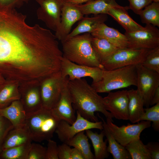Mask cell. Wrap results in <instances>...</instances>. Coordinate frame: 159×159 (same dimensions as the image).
<instances>
[{
    "instance_id": "cell-28",
    "label": "cell",
    "mask_w": 159,
    "mask_h": 159,
    "mask_svg": "<svg viewBox=\"0 0 159 159\" xmlns=\"http://www.w3.org/2000/svg\"><path fill=\"white\" fill-rule=\"evenodd\" d=\"M142 23L159 27V2H152L139 15Z\"/></svg>"
},
{
    "instance_id": "cell-44",
    "label": "cell",
    "mask_w": 159,
    "mask_h": 159,
    "mask_svg": "<svg viewBox=\"0 0 159 159\" xmlns=\"http://www.w3.org/2000/svg\"><path fill=\"white\" fill-rule=\"evenodd\" d=\"M153 1L155 2H159V0H153Z\"/></svg>"
},
{
    "instance_id": "cell-8",
    "label": "cell",
    "mask_w": 159,
    "mask_h": 159,
    "mask_svg": "<svg viewBox=\"0 0 159 159\" xmlns=\"http://www.w3.org/2000/svg\"><path fill=\"white\" fill-rule=\"evenodd\" d=\"M59 71L44 79L40 93L43 107L51 110L56 105L66 79Z\"/></svg>"
},
{
    "instance_id": "cell-46",
    "label": "cell",
    "mask_w": 159,
    "mask_h": 159,
    "mask_svg": "<svg viewBox=\"0 0 159 159\" xmlns=\"http://www.w3.org/2000/svg\"><path fill=\"white\" fill-rule=\"evenodd\" d=\"M62 1H67V0H61Z\"/></svg>"
},
{
    "instance_id": "cell-39",
    "label": "cell",
    "mask_w": 159,
    "mask_h": 159,
    "mask_svg": "<svg viewBox=\"0 0 159 159\" xmlns=\"http://www.w3.org/2000/svg\"><path fill=\"white\" fill-rule=\"evenodd\" d=\"M145 145L150 154L151 159H159V143L157 142H150Z\"/></svg>"
},
{
    "instance_id": "cell-31",
    "label": "cell",
    "mask_w": 159,
    "mask_h": 159,
    "mask_svg": "<svg viewBox=\"0 0 159 159\" xmlns=\"http://www.w3.org/2000/svg\"><path fill=\"white\" fill-rule=\"evenodd\" d=\"M20 95L12 85L6 86L0 91V108L5 107L12 102L19 100Z\"/></svg>"
},
{
    "instance_id": "cell-42",
    "label": "cell",
    "mask_w": 159,
    "mask_h": 159,
    "mask_svg": "<svg viewBox=\"0 0 159 159\" xmlns=\"http://www.w3.org/2000/svg\"><path fill=\"white\" fill-rule=\"evenodd\" d=\"M159 103V87L155 91L150 103L152 106Z\"/></svg>"
},
{
    "instance_id": "cell-37",
    "label": "cell",
    "mask_w": 159,
    "mask_h": 159,
    "mask_svg": "<svg viewBox=\"0 0 159 159\" xmlns=\"http://www.w3.org/2000/svg\"><path fill=\"white\" fill-rule=\"evenodd\" d=\"M47 141L45 159H59L57 143L51 139Z\"/></svg>"
},
{
    "instance_id": "cell-17",
    "label": "cell",
    "mask_w": 159,
    "mask_h": 159,
    "mask_svg": "<svg viewBox=\"0 0 159 159\" xmlns=\"http://www.w3.org/2000/svg\"><path fill=\"white\" fill-rule=\"evenodd\" d=\"M0 116L8 119L14 128H21L25 125L26 115L19 100L14 101L8 106L0 108Z\"/></svg>"
},
{
    "instance_id": "cell-16",
    "label": "cell",
    "mask_w": 159,
    "mask_h": 159,
    "mask_svg": "<svg viewBox=\"0 0 159 159\" xmlns=\"http://www.w3.org/2000/svg\"><path fill=\"white\" fill-rule=\"evenodd\" d=\"M90 34L93 37L107 40L119 49L128 48L129 42L125 34L108 26L104 23L100 25Z\"/></svg>"
},
{
    "instance_id": "cell-20",
    "label": "cell",
    "mask_w": 159,
    "mask_h": 159,
    "mask_svg": "<svg viewBox=\"0 0 159 159\" xmlns=\"http://www.w3.org/2000/svg\"><path fill=\"white\" fill-rule=\"evenodd\" d=\"M129 120L133 123L139 122L144 112V101L142 94L137 90H128Z\"/></svg>"
},
{
    "instance_id": "cell-25",
    "label": "cell",
    "mask_w": 159,
    "mask_h": 159,
    "mask_svg": "<svg viewBox=\"0 0 159 159\" xmlns=\"http://www.w3.org/2000/svg\"><path fill=\"white\" fill-rule=\"evenodd\" d=\"M86 134L91 141L95 153L96 159H104L107 158L110 155L107 150V139L104 141L105 136L103 130L99 134L94 132L91 129L85 131Z\"/></svg>"
},
{
    "instance_id": "cell-33",
    "label": "cell",
    "mask_w": 159,
    "mask_h": 159,
    "mask_svg": "<svg viewBox=\"0 0 159 159\" xmlns=\"http://www.w3.org/2000/svg\"><path fill=\"white\" fill-rule=\"evenodd\" d=\"M142 65L159 73V47L150 50Z\"/></svg>"
},
{
    "instance_id": "cell-41",
    "label": "cell",
    "mask_w": 159,
    "mask_h": 159,
    "mask_svg": "<svg viewBox=\"0 0 159 159\" xmlns=\"http://www.w3.org/2000/svg\"><path fill=\"white\" fill-rule=\"evenodd\" d=\"M71 158V159H85L81 153L74 148L72 149Z\"/></svg>"
},
{
    "instance_id": "cell-1",
    "label": "cell",
    "mask_w": 159,
    "mask_h": 159,
    "mask_svg": "<svg viewBox=\"0 0 159 159\" xmlns=\"http://www.w3.org/2000/svg\"><path fill=\"white\" fill-rule=\"evenodd\" d=\"M67 86L74 108L83 117L92 122H98L95 112H99L113 122V117L106 110L103 97L85 79H68Z\"/></svg>"
},
{
    "instance_id": "cell-22",
    "label": "cell",
    "mask_w": 159,
    "mask_h": 159,
    "mask_svg": "<svg viewBox=\"0 0 159 159\" xmlns=\"http://www.w3.org/2000/svg\"><path fill=\"white\" fill-rule=\"evenodd\" d=\"M32 141L25 125L23 127L14 128L8 133L3 145V150L13 147L31 143Z\"/></svg>"
},
{
    "instance_id": "cell-14",
    "label": "cell",
    "mask_w": 159,
    "mask_h": 159,
    "mask_svg": "<svg viewBox=\"0 0 159 159\" xmlns=\"http://www.w3.org/2000/svg\"><path fill=\"white\" fill-rule=\"evenodd\" d=\"M63 1L60 24L55 34L57 39L61 41L66 38L73 25L84 17L75 5Z\"/></svg>"
},
{
    "instance_id": "cell-30",
    "label": "cell",
    "mask_w": 159,
    "mask_h": 159,
    "mask_svg": "<svg viewBox=\"0 0 159 159\" xmlns=\"http://www.w3.org/2000/svg\"><path fill=\"white\" fill-rule=\"evenodd\" d=\"M31 143H29L3 150L0 159H27Z\"/></svg>"
},
{
    "instance_id": "cell-40",
    "label": "cell",
    "mask_w": 159,
    "mask_h": 159,
    "mask_svg": "<svg viewBox=\"0 0 159 159\" xmlns=\"http://www.w3.org/2000/svg\"><path fill=\"white\" fill-rule=\"evenodd\" d=\"M28 1V0H0V4L15 8L21 7Z\"/></svg>"
},
{
    "instance_id": "cell-24",
    "label": "cell",
    "mask_w": 159,
    "mask_h": 159,
    "mask_svg": "<svg viewBox=\"0 0 159 159\" xmlns=\"http://www.w3.org/2000/svg\"><path fill=\"white\" fill-rule=\"evenodd\" d=\"M21 102L26 116L35 113L43 107L40 92L33 89L21 93Z\"/></svg>"
},
{
    "instance_id": "cell-45",
    "label": "cell",
    "mask_w": 159,
    "mask_h": 159,
    "mask_svg": "<svg viewBox=\"0 0 159 159\" xmlns=\"http://www.w3.org/2000/svg\"><path fill=\"white\" fill-rule=\"evenodd\" d=\"M36 1H37L38 3L39 2L42 1L43 0H35Z\"/></svg>"
},
{
    "instance_id": "cell-13",
    "label": "cell",
    "mask_w": 159,
    "mask_h": 159,
    "mask_svg": "<svg viewBox=\"0 0 159 159\" xmlns=\"http://www.w3.org/2000/svg\"><path fill=\"white\" fill-rule=\"evenodd\" d=\"M37 11L38 18L50 29L56 32L60 22L63 1L61 0H43Z\"/></svg>"
},
{
    "instance_id": "cell-36",
    "label": "cell",
    "mask_w": 159,
    "mask_h": 159,
    "mask_svg": "<svg viewBox=\"0 0 159 159\" xmlns=\"http://www.w3.org/2000/svg\"><path fill=\"white\" fill-rule=\"evenodd\" d=\"M129 3V9L135 14L139 15L146 6L150 4L153 0H128Z\"/></svg>"
},
{
    "instance_id": "cell-2",
    "label": "cell",
    "mask_w": 159,
    "mask_h": 159,
    "mask_svg": "<svg viewBox=\"0 0 159 159\" xmlns=\"http://www.w3.org/2000/svg\"><path fill=\"white\" fill-rule=\"evenodd\" d=\"M92 36L85 33L61 41L63 57L76 64L104 70L92 46Z\"/></svg>"
},
{
    "instance_id": "cell-43",
    "label": "cell",
    "mask_w": 159,
    "mask_h": 159,
    "mask_svg": "<svg viewBox=\"0 0 159 159\" xmlns=\"http://www.w3.org/2000/svg\"><path fill=\"white\" fill-rule=\"evenodd\" d=\"M90 0H68L64 1L72 4L77 5L82 4L83 3L86 2Z\"/></svg>"
},
{
    "instance_id": "cell-3",
    "label": "cell",
    "mask_w": 159,
    "mask_h": 159,
    "mask_svg": "<svg viewBox=\"0 0 159 159\" xmlns=\"http://www.w3.org/2000/svg\"><path fill=\"white\" fill-rule=\"evenodd\" d=\"M137 80L136 66L131 65L111 70H103L101 79L91 85L98 93H108L131 86H137Z\"/></svg>"
},
{
    "instance_id": "cell-21",
    "label": "cell",
    "mask_w": 159,
    "mask_h": 159,
    "mask_svg": "<svg viewBox=\"0 0 159 159\" xmlns=\"http://www.w3.org/2000/svg\"><path fill=\"white\" fill-rule=\"evenodd\" d=\"M107 15L101 14L95 15L92 17H83L66 38L85 33L91 34L100 25L107 20Z\"/></svg>"
},
{
    "instance_id": "cell-18",
    "label": "cell",
    "mask_w": 159,
    "mask_h": 159,
    "mask_svg": "<svg viewBox=\"0 0 159 159\" xmlns=\"http://www.w3.org/2000/svg\"><path fill=\"white\" fill-rule=\"evenodd\" d=\"M128 6H119L111 8L107 14L111 16L119 23L125 30V32H130L136 31L143 28L128 14Z\"/></svg>"
},
{
    "instance_id": "cell-29",
    "label": "cell",
    "mask_w": 159,
    "mask_h": 159,
    "mask_svg": "<svg viewBox=\"0 0 159 159\" xmlns=\"http://www.w3.org/2000/svg\"><path fill=\"white\" fill-rule=\"evenodd\" d=\"M125 147L132 159H151L146 145L140 138L132 141Z\"/></svg>"
},
{
    "instance_id": "cell-34",
    "label": "cell",
    "mask_w": 159,
    "mask_h": 159,
    "mask_svg": "<svg viewBox=\"0 0 159 159\" xmlns=\"http://www.w3.org/2000/svg\"><path fill=\"white\" fill-rule=\"evenodd\" d=\"M14 128L13 126L8 119L0 116V155L3 151V145L8 133Z\"/></svg>"
},
{
    "instance_id": "cell-35",
    "label": "cell",
    "mask_w": 159,
    "mask_h": 159,
    "mask_svg": "<svg viewBox=\"0 0 159 159\" xmlns=\"http://www.w3.org/2000/svg\"><path fill=\"white\" fill-rule=\"evenodd\" d=\"M46 149L40 144L32 143L27 159H45Z\"/></svg>"
},
{
    "instance_id": "cell-11",
    "label": "cell",
    "mask_w": 159,
    "mask_h": 159,
    "mask_svg": "<svg viewBox=\"0 0 159 159\" xmlns=\"http://www.w3.org/2000/svg\"><path fill=\"white\" fill-rule=\"evenodd\" d=\"M103 70L97 67L78 64L62 57L60 71L62 76L68 77L69 80L90 77L92 83L100 81L102 78Z\"/></svg>"
},
{
    "instance_id": "cell-5",
    "label": "cell",
    "mask_w": 159,
    "mask_h": 159,
    "mask_svg": "<svg viewBox=\"0 0 159 159\" xmlns=\"http://www.w3.org/2000/svg\"><path fill=\"white\" fill-rule=\"evenodd\" d=\"M150 49L129 48L119 49L101 64L104 70H108L142 64Z\"/></svg>"
},
{
    "instance_id": "cell-26",
    "label": "cell",
    "mask_w": 159,
    "mask_h": 159,
    "mask_svg": "<svg viewBox=\"0 0 159 159\" xmlns=\"http://www.w3.org/2000/svg\"><path fill=\"white\" fill-rule=\"evenodd\" d=\"M91 44L100 64L119 49L107 40L92 36Z\"/></svg>"
},
{
    "instance_id": "cell-6",
    "label": "cell",
    "mask_w": 159,
    "mask_h": 159,
    "mask_svg": "<svg viewBox=\"0 0 159 159\" xmlns=\"http://www.w3.org/2000/svg\"><path fill=\"white\" fill-rule=\"evenodd\" d=\"M76 119L70 124L64 120L60 121L55 131L59 139L63 143L70 139L78 133L86 130L103 129L102 121L94 122L84 118L77 111Z\"/></svg>"
},
{
    "instance_id": "cell-10",
    "label": "cell",
    "mask_w": 159,
    "mask_h": 159,
    "mask_svg": "<svg viewBox=\"0 0 159 159\" xmlns=\"http://www.w3.org/2000/svg\"><path fill=\"white\" fill-rule=\"evenodd\" d=\"M136 67L138 80L137 89L143 95L144 106L149 107L153 95L159 87V73L146 68L142 64Z\"/></svg>"
},
{
    "instance_id": "cell-7",
    "label": "cell",
    "mask_w": 159,
    "mask_h": 159,
    "mask_svg": "<svg viewBox=\"0 0 159 159\" xmlns=\"http://www.w3.org/2000/svg\"><path fill=\"white\" fill-rule=\"evenodd\" d=\"M108 129L115 140L121 145L125 147L134 140L140 138L142 132L151 125V122L142 120L137 124L123 125L119 127L110 119L106 118Z\"/></svg>"
},
{
    "instance_id": "cell-23",
    "label": "cell",
    "mask_w": 159,
    "mask_h": 159,
    "mask_svg": "<svg viewBox=\"0 0 159 159\" xmlns=\"http://www.w3.org/2000/svg\"><path fill=\"white\" fill-rule=\"evenodd\" d=\"M103 122V130L108 143V152L111 153L114 159H131V156L125 147L118 143L109 130L106 121L98 115Z\"/></svg>"
},
{
    "instance_id": "cell-27",
    "label": "cell",
    "mask_w": 159,
    "mask_h": 159,
    "mask_svg": "<svg viewBox=\"0 0 159 159\" xmlns=\"http://www.w3.org/2000/svg\"><path fill=\"white\" fill-rule=\"evenodd\" d=\"M65 143L78 150L85 159H95L94 155L91 150L88 138L85 134V131L78 133Z\"/></svg>"
},
{
    "instance_id": "cell-32",
    "label": "cell",
    "mask_w": 159,
    "mask_h": 159,
    "mask_svg": "<svg viewBox=\"0 0 159 159\" xmlns=\"http://www.w3.org/2000/svg\"><path fill=\"white\" fill-rule=\"evenodd\" d=\"M152 122V126L155 131H159V103L150 107L144 109V112L139 119L141 121Z\"/></svg>"
},
{
    "instance_id": "cell-19",
    "label": "cell",
    "mask_w": 159,
    "mask_h": 159,
    "mask_svg": "<svg viewBox=\"0 0 159 159\" xmlns=\"http://www.w3.org/2000/svg\"><path fill=\"white\" fill-rule=\"evenodd\" d=\"M85 15L104 14L112 8L120 6L116 0H90L85 4L75 5Z\"/></svg>"
},
{
    "instance_id": "cell-15",
    "label": "cell",
    "mask_w": 159,
    "mask_h": 159,
    "mask_svg": "<svg viewBox=\"0 0 159 159\" xmlns=\"http://www.w3.org/2000/svg\"><path fill=\"white\" fill-rule=\"evenodd\" d=\"M67 77L61 92L59 99L55 106L50 110L52 114L58 121L64 120L70 124L75 120V109L69 92Z\"/></svg>"
},
{
    "instance_id": "cell-38",
    "label": "cell",
    "mask_w": 159,
    "mask_h": 159,
    "mask_svg": "<svg viewBox=\"0 0 159 159\" xmlns=\"http://www.w3.org/2000/svg\"><path fill=\"white\" fill-rule=\"evenodd\" d=\"M72 149L70 146L65 143L58 145L59 159H71Z\"/></svg>"
},
{
    "instance_id": "cell-4",
    "label": "cell",
    "mask_w": 159,
    "mask_h": 159,
    "mask_svg": "<svg viewBox=\"0 0 159 159\" xmlns=\"http://www.w3.org/2000/svg\"><path fill=\"white\" fill-rule=\"evenodd\" d=\"M59 121L50 110L42 107L37 112L26 116L25 125L32 141L41 142L53 137Z\"/></svg>"
},
{
    "instance_id": "cell-12",
    "label": "cell",
    "mask_w": 159,
    "mask_h": 159,
    "mask_svg": "<svg viewBox=\"0 0 159 159\" xmlns=\"http://www.w3.org/2000/svg\"><path fill=\"white\" fill-rule=\"evenodd\" d=\"M103 97L106 110L110 112L113 118L119 120H128V90L110 92Z\"/></svg>"
},
{
    "instance_id": "cell-9",
    "label": "cell",
    "mask_w": 159,
    "mask_h": 159,
    "mask_svg": "<svg viewBox=\"0 0 159 159\" xmlns=\"http://www.w3.org/2000/svg\"><path fill=\"white\" fill-rule=\"evenodd\" d=\"M125 35L129 42L128 48L152 49L159 47V30L151 24H146L143 28Z\"/></svg>"
}]
</instances>
